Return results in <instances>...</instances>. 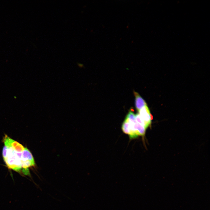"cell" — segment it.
Instances as JSON below:
<instances>
[{
	"label": "cell",
	"mask_w": 210,
	"mask_h": 210,
	"mask_svg": "<svg viewBox=\"0 0 210 210\" xmlns=\"http://www.w3.org/2000/svg\"><path fill=\"white\" fill-rule=\"evenodd\" d=\"M2 156L7 167L24 174L30 175L29 168L35 167V162L30 151L19 142L5 135Z\"/></svg>",
	"instance_id": "obj_1"
},
{
	"label": "cell",
	"mask_w": 210,
	"mask_h": 210,
	"mask_svg": "<svg viewBox=\"0 0 210 210\" xmlns=\"http://www.w3.org/2000/svg\"><path fill=\"white\" fill-rule=\"evenodd\" d=\"M139 113L148 128L151 124L153 116L150 113L149 109L147 105L145 106L139 111Z\"/></svg>",
	"instance_id": "obj_2"
},
{
	"label": "cell",
	"mask_w": 210,
	"mask_h": 210,
	"mask_svg": "<svg viewBox=\"0 0 210 210\" xmlns=\"http://www.w3.org/2000/svg\"><path fill=\"white\" fill-rule=\"evenodd\" d=\"M135 97V105L137 110L139 111L144 106L147 105L145 101L140 95L139 93L134 92Z\"/></svg>",
	"instance_id": "obj_3"
},
{
	"label": "cell",
	"mask_w": 210,
	"mask_h": 210,
	"mask_svg": "<svg viewBox=\"0 0 210 210\" xmlns=\"http://www.w3.org/2000/svg\"><path fill=\"white\" fill-rule=\"evenodd\" d=\"M122 129L125 133L129 135L130 134L129 123L126 118L122 124Z\"/></svg>",
	"instance_id": "obj_4"
},
{
	"label": "cell",
	"mask_w": 210,
	"mask_h": 210,
	"mask_svg": "<svg viewBox=\"0 0 210 210\" xmlns=\"http://www.w3.org/2000/svg\"><path fill=\"white\" fill-rule=\"evenodd\" d=\"M135 118L138 123L144 126L146 129L147 128L146 124L141 119L139 113H137L135 115Z\"/></svg>",
	"instance_id": "obj_5"
},
{
	"label": "cell",
	"mask_w": 210,
	"mask_h": 210,
	"mask_svg": "<svg viewBox=\"0 0 210 210\" xmlns=\"http://www.w3.org/2000/svg\"><path fill=\"white\" fill-rule=\"evenodd\" d=\"M78 66L79 67H82L83 66V65L82 64H80V63H78Z\"/></svg>",
	"instance_id": "obj_6"
}]
</instances>
